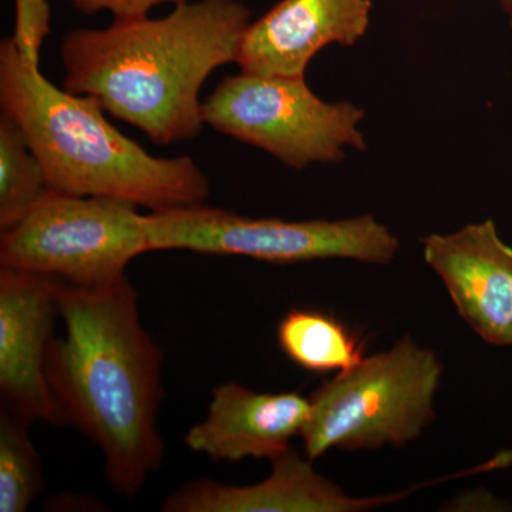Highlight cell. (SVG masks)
Segmentation results:
<instances>
[{
	"label": "cell",
	"instance_id": "obj_16",
	"mask_svg": "<svg viewBox=\"0 0 512 512\" xmlns=\"http://www.w3.org/2000/svg\"><path fill=\"white\" fill-rule=\"evenodd\" d=\"M50 0H15V30L10 36L20 55L40 63L43 45L50 35Z\"/></svg>",
	"mask_w": 512,
	"mask_h": 512
},
{
	"label": "cell",
	"instance_id": "obj_4",
	"mask_svg": "<svg viewBox=\"0 0 512 512\" xmlns=\"http://www.w3.org/2000/svg\"><path fill=\"white\" fill-rule=\"evenodd\" d=\"M441 376L436 353L410 336L363 357L309 397L311 414L301 434L306 457L313 463L335 447L376 450L416 440L436 417Z\"/></svg>",
	"mask_w": 512,
	"mask_h": 512
},
{
	"label": "cell",
	"instance_id": "obj_12",
	"mask_svg": "<svg viewBox=\"0 0 512 512\" xmlns=\"http://www.w3.org/2000/svg\"><path fill=\"white\" fill-rule=\"evenodd\" d=\"M311 414L309 397L295 392L258 393L238 383L212 392L208 413L185 434V446L214 461L282 456L301 437Z\"/></svg>",
	"mask_w": 512,
	"mask_h": 512
},
{
	"label": "cell",
	"instance_id": "obj_15",
	"mask_svg": "<svg viewBox=\"0 0 512 512\" xmlns=\"http://www.w3.org/2000/svg\"><path fill=\"white\" fill-rule=\"evenodd\" d=\"M28 421L0 412V512H25L45 488Z\"/></svg>",
	"mask_w": 512,
	"mask_h": 512
},
{
	"label": "cell",
	"instance_id": "obj_7",
	"mask_svg": "<svg viewBox=\"0 0 512 512\" xmlns=\"http://www.w3.org/2000/svg\"><path fill=\"white\" fill-rule=\"evenodd\" d=\"M151 251L247 256L272 264L353 259L386 265L399 238L373 215L346 220L249 218L204 204L148 214Z\"/></svg>",
	"mask_w": 512,
	"mask_h": 512
},
{
	"label": "cell",
	"instance_id": "obj_10",
	"mask_svg": "<svg viewBox=\"0 0 512 512\" xmlns=\"http://www.w3.org/2000/svg\"><path fill=\"white\" fill-rule=\"evenodd\" d=\"M372 9V0H279L248 26L237 64L242 72L305 76L320 50L362 40Z\"/></svg>",
	"mask_w": 512,
	"mask_h": 512
},
{
	"label": "cell",
	"instance_id": "obj_14",
	"mask_svg": "<svg viewBox=\"0 0 512 512\" xmlns=\"http://www.w3.org/2000/svg\"><path fill=\"white\" fill-rule=\"evenodd\" d=\"M49 191L45 170L15 121L0 117V231L18 225Z\"/></svg>",
	"mask_w": 512,
	"mask_h": 512
},
{
	"label": "cell",
	"instance_id": "obj_13",
	"mask_svg": "<svg viewBox=\"0 0 512 512\" xmlns=\"http://www.w3.org/2000/svg\"><path fill=\"white\" fill-rule=\"evenodd\" d=\"M276 338L285 356L308 372H345L363 359L357 340L328 313L292 309L279 320Z\"/></svg>",
	"mask_w": 512,
	"mask_h": 512
},
{
	"label": "cell",
	"instance_id": "obj_17",
	"mask_svg": "<svg viewBox=\"0 0 512 512\" xmlns=\"http://www.w3.org/2000/svg\"><path fill=\"white\" fill-rule=\"evenodd\" d=\"M70 3L86 16L100 12H109L114 20L138 19L150 16L151 10L161 5L178 6L190 0H69Z\"/></svg>",
	"mask_w": 512,
	"mask_h": 512
},
{
	"label": "cell",
	"instance_id": "obj_6",
	"mask_svg": "<svg viewBox=\"0 0 512 512\" xmlns=\"http://www.w3.org/2000/svg\"><path fill=\"white\" fill-rule=\"evenodd\" d=\"M130 202L50 190L0 237V266L80 288L120 281L151 252L148 214Z\"/></svg>",
	"mask_w": 512,
	"mask_h": 512
},
{
	"label": "cell",
	"instance_id": "obj_1",
	"mask_svg": "<svg viewBox=\"0 0 512 512\" xmlns=\"http://www.w3.org/2000/svg\"><path fill=\"white\" fill-rule=\"evenodd\" d=\"M57 305L64 335L52 340L47 377L63 426L100 448L111 488L133 500L163 463V353L141 323L127 276L99 288L62 281Z\"/></svg>",
	"mask_w": 512,
	"mask_h": 512
},
{
	"label": "cell",
	"instance_id": "obj_3",
	"mask_svg": "<svg viewBox=\"0 0 512 512\" xmlns=\"http://www.w3.org/2000/svg\"><path fill=\"white\" fill-rule=\"evenodd\" d=\"M0 109L25 134L50 190L116 198L151 212L210 197V180L194 158L148 153L106 119L94 97L49 82L10 36L0 43Z\"/></svg>",
	"mask_w": 512,
	"mask_h": 512
},
{
	"label": "cell",
	"instance_id": "obj_18",
	"mask_svg": "<svg viewBox=\"0 0 512 512\" xmlns=\"http://www.w3.org/2000/svg\"><path fill=\"white\" fill-rule=\"evenodd\" d=\"M501 6H503L505 15L510 20L512 26V0H500Z\"/></svg>",
	"mask_w": 512,
	"mask_h": 512
},
{
	"label": "cell",
	"instance_id": "obj_11",
	"mask_svg": "<svg viewBox=\"0 0 512 512\" xmlns=\"http://www.w3.org/2000/svg\"><path fill=\"white\" fill-rule=\"evenodd\" d=\"M272 471L261 483L229 485L202 478L168 495L165 512H359L402 500L417 487L383 497H349L289 448L271 461Z\"/></svg>",
	"mask_w": 512,
	"mask_h": 512
},
{
	"label": "cell",
	"instance_id": "obj_8",
	"mask_svg": "<svg viewBox=\"0 0 512 512\" xmlns=\"http://www.w3.org/2000/svg\"><path fill=\"white\" fill-rule=\"evenodd\" d=\"M60 279L0 266V396L2 409L33 423L63 426L47 377L59 318Z\"/></svg>",
	"mask_w": 512,
	"mask_h": 512
},
{
	"label": "cell",
	"instance_id": "obj_5",
	"mask_svg": "<svg viewBox=\"0 0 512 512\" xmlns=\"http://www.w3.org/2000/svg\"><path fill=\"white\" fill-rule=\"evenodd\" d=\"M205 126L271 154L286 167L339 164L366 150L365 110L320 99L305 76L242 72L225 76L202 101Z\"/></svg>",
	"mask_w": 512,
	"mask_h": 512
},
{
	"label": "cell",
	"instance_id": "obj_2",
	"mask_svg": "<svg viewBox=\"0 0 512 512\" xmlns=\"http://www.w3.org/2000/svg\"><path fill=\"white\" fill-rule=\"evenodd\" d=\"M249 25L239 0H190L164 18L70 30L60 42L64 89L94 97L158 146L194 140L205 126L202 87L237 63Z\"/></svg>",
	"mask_w": 512,
	"mask_h": 512
},
{
	"label": "cell",
	"instance_id": "obj_9",
	"mask_svg": "<svg viewBox=\"0 0 512 512\" xmlns=\"http://www.w3.org/2000/svg\"><path fill=\"white\" fill-rule=\"evenodd\" d=\"M421 242L424 261L467 325L490 345L512 346V247L494 222L430 234Z\"/></svg>",
	"mask_w": 512,
	"mask_h": 512
}]
</instances>
